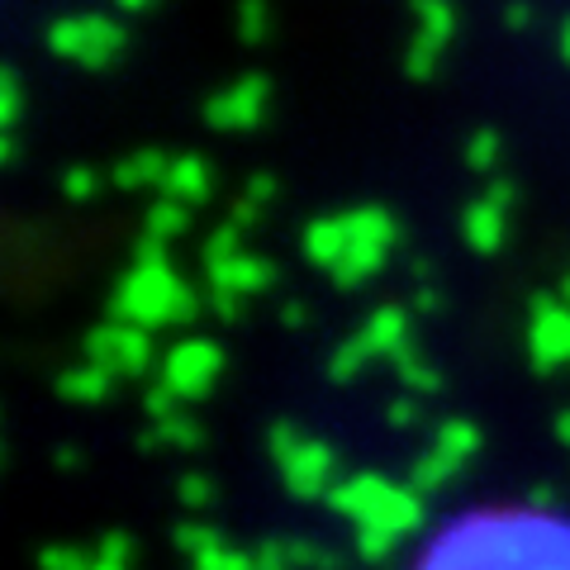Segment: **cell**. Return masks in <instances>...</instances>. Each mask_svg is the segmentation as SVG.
<instances>
[{"label":"cell","instance_id":"1","mask_svg":"<svg viewBox=\"0 0 570 570\" xmlns=\"http://www.w3.org/2000/svg\"><path fill=\"white\" fill-rule=\"evenodd\" d=\"M414 570H570V513L547 504H490L442 523Z\"/></svg>","mask_w":570,"mask_h":570},{"label":"cell","instance_id":"2","mask_svg":"<svg viewBox=\"0 0 570 570\" xmlns=\"http://www.w3.org/2000/svg\"><path fill=\"white\" fill-rule=\"evenodd\" d=\"M195 314H200V295H195L171 266L134 262L129 276L115 285V299H110V318L134 324L142 333L167 328V324H190Z\"/></svg>","mask_w":570,"mask_h":570},{"label":"cell","instance_id":"3","mask_svg":"<svg viewBox=\"0 0 570 570\" xmlns=\"http://www.w3.org/2000/svg\"><path fill=\"white\" fill-rule=\"evenodd\" d=\"M124 39H129V33H124V24L110 20V14H62V20H52V29H48V48L86 71L115 67L124 58Z\"/></svg>","mask_w":570,"mask_h":570},{"label":"cell","instance_id":"4","mask_svg":"<svg viewBox=\"0 0 570 570\" xmlns=\"http://www.w3.org/2000/svg\"><path fill=\"white\" fill-rule=\"evenodd\" d=\"M266 442H272V456L281 461V475H285V485H291V494H299V499L324 494L328 475H333V452L324 442L305 438L295 423H276Z\"/></svg>","mask_w":570,"mask_h":570},{"label":"cell","instance_id":"5","mask_svg":"<svg viewBox=\"0 0 570 570\" xmlns=\"http://www.w3.org/2000/svg\"><path fill=\"white\" fill-rule=\"evenodd\" d=\"M86 362L110 371L115 381H134V376H148L153 371V333H142L134 324H100L86 333Z\"/></svg>","mask_w":570,"mask_h":570},{"label":"cell","instance_id":"6","mask_svg":"<svg viewBox=\"0 0 570 570\" xmlns=\"http://www.w3.org/2000/svg\"><path fill=\"white\" fill-rule=\"evenodd\" d=\"M272 110V81L266 71H243L238 81H228L224 91H214L205 105V124L219 134H238V129H257Z\"/></svg>","mask_w":570,"mask_h":570},{"label":"cell","instance_id":"7","mask_svg":"<svg viewBox=\"0 0 570 570\" xmlns=\"http://www.w3.org/2000/svg\"><path fill=\"white\" fill-rule=\"evenodd\" d=\"M333 504L347 509V513H356V519L366 523V532H395V528H404V523H414V504H409L400 490L381 485L376 475L347 480V485L333 494Z\"/></svg>","mask_w":570,"mask_h":570},{"label":"cell","instance_id":"8","mask_svg":"<svg viewBox=\"0 0 570 570\" xmlns=\"http://www.w3.org/2000/svg\"><path fill=\"white\" fill-rule=\"evenodd\" d=\"M219 371H224L219 343H209V337H186V343H176L167 352L163 385L176 400H200V395H209V385L219 381Z\"/></svg>","mask_w":570,"mask_h":570},{"label":"cell","instance_id":"9","mask_svg":"<svg viewBox=\"0 0 570 570\" xmlns=\"http://www.w3.org/2000/svg\"><path fill=\"white\" fill-rule=\"evenodd\" d=\"M276 262L272 257H257V253H238V257H228L224 266H209L205 281H209V291H224V295H262V291H272L276 285Z\"/></svg>","mask_w":570,"mask_h":570},{"label":"cell","instance_id":"10","mask_svg":"<svg viewBox=\"0 0 570 570\" xmlns=\"http://www.w3.org/2000/svg\"><path fill=\"white\" fill-rule=\"evenodd\" d=\"M414 14H419V39H414V48H409V77H428L438 48L448 43L456 20H452L448 0H414Z\"/></svg>","mask_w":570,"mask_h":570},{"label":"cell","instance_id":"11","mask_svg":"<svg viewBox=\"0 0 570 570\" xmlns=\"http://www.w3.org/2000/svg\"><path fill=\"white\" fill-rule=\"evenodd\" d=\"M209 190H214V176H209V163L205 157H195V153H181V157H171V167H167V181H163V195L176 205H205L209 200Z\"/></svg>","mask_w":570,"mask_h":570},{"label":"cell","instance_id":"12","mask_svg":"<svg viewBox=\"0 0 570 570\" xmlns=\"http://www.w3.org/2000/svg\"><path fill=\"white\" fill-rule=\"evenodd\" d=\"M299 247H305V257L314 266H324V272L333 276L337 266H343V257H347V219H343V214H324V219L305 224Z\"/></svg>","mask_w":570,"mask_h":570},{"label":"cell","instance_id":"13","mask_svg":"<svg viewBox=\"0 0 570 570\" xmlns=\"http://www.w3.org/2000/svg\"><path fill=\"white\" fill-rule=\"evenodd\" d=\"M167 167H171V157L163 148H138L129 157H119L115 171H110V181H115V190H153V186L163 190Z\"/></svg>","mask_w":570,"mask_h":570},{"label":"cell","instance_id":"14","mask_svg":"<svg viewBox=\"0 0 570 570\" xmlns=\"http://www.w3.org/2000/svg\"><path fill=\"white\" fill-rule=\"evenodd\" d=\"M115 390V376L110 371H100V366H71V371H62V381H58V395L62 400H77V404H96V400H105Z\"/></svg>","mask_w":570,"mask_h":570},{"label":"cell","instance_id":"15","mask_svg":"<svg viewBox=\"0 0 570 570\" xmlns=\"http://www.w3.org/2000/svg\"><path fill=\"white\" fill-rule=\"evenodd\" d=\"M186 228H190V209L167 200V195H157V200L148 205V214H142V238L171 243V238H181Z\"/></svg>","mask_w":570,"mask_h":570},{"label":"cell","instance_id":"16","mask_svg":"<svg viewBox=\"0 0 570 570\" xmlns=\"http://www.w3.org/2000/svg\"><path fill=\"white\" fill-rule=\"evenodd\" d=\"M238 39L247 48L272 39V6L266 0H238Z\"/></svg>","mask_w":570,"mask_h":570},{"label":"cell","instance_id":"17","mask_svg":"<svg viewBox=\"0 0 570 570\" xmlns=\"http://www.w3.org/2000/svg\"><path fill=\"white\" fill-rule=\"evenodd\" d=\"M499 228H504V219H499V205H494V200L471 205V214H466V234H471V243L480 247V253L499 247Z\"/></svg>","mask_w":570,"mask_h":570},{"label":"cell","instance_id":"18","mask_svg":"<svg viewBox=\"0 0 570 570\" xmlns=\"http://www.w3.org/2000/svg\"><path fill=\"white\" fill-rule=\"evenodd\" d=\"M243 253V228H234V224H219V228H214V234L205 238V272H209V266H224L228 257H238Z\"/></svg>","mask_w":570,"mask_h":570},{"label":"cell","instance_id":"19","mask_svg":"<svg viewBox=\"0 0 570 570\" xmlns=\"http://www.w3.org/2000/svg\"><path fill=\"white\" fill-rule=\"evenodd\" d=\"M142 442H171V448H200V423H190L186 414H171L153 428Z\"/></svg>","mask_w":570,"mask_h":570},{"label":"cell","instance_id":"20","mask_svg":"<svg viewBox=\"0 0 570 570\" xmlns=\"http://www.w3.org/2000/svg\"><path fill=\"white\" fill-rule=\"evenodd\" d=\"M24 110V91H20V77L10 67H0V134L14 129V119Z\"/></svg>","mask_w":570,"mask_h":570},{"label":"cell","instance_id":"21","mask_svg":"<svg viewBox=\"0 0 570 570\" xmlns=\"http://www.w3.org/2000/svg\"><path fill=\"white\" fill-rule=\"evenodd\" d=\"M62 195H67L71 205L96 200V195H100V171L96 167H67L62 171Z\"/></svg>","mask_w":570,"mask_h":570},{"label":"cell","instance_id":"22","mask_svg":"<svg viewBox=\"0 0 570 570\" xmlns=\"http://www.w3.org/2000/svg\"><path fill=\"white\" fill-rule=\"evenodd\" d=\"M195 570H253V561L238 557V551H224V547H214L205 551L200 561H195Z\"/></svg>","mask_w":570,"mask_h":570},{"label":"cell","instance_id":"23","mask_svg":"<svg viewBox=\"0 0 570 570\" xmlns=\"http://www.w3.org/2000/svg\"><path fill=\"white\" fill-rule=\"evenodd\" d=\"M243 200H253L257 209H266V205H272V200H276V176H272V171H257V176H253V181H247V190H243Z\"/></svg>","mask_w":570,"mask_h":570},{"label":"cell","instance_id":"24","mask_svg":"<svg viewBox=\"0 0 570 570\" xmlns=\"http://www.w3.org/2000/svg\"><path fill=\"white\" fill-rule=\"evenodd\" d=\"M209 309L228 324V318H243V299L238 295H224V291H209Z\"/></svg>","mask_w":570,"mask_h":570},{"label":"cell","instance_id":"25","mask_svg":"<svg viewBox=\"0 0 570 570\" xmlns=\"http://www.w3.org/2000/svg\"><path fill=\"white\" fill-rule=\"evenodd\" d=\"M262 214H266V209H257L253 200H238L234 209H228V224H234V228H243V234H247V228H253V224L262 219Z\"/></svg>","mask_w":570,"mask_h":570},{"label":"cell","instance_id":"26","mask_svg":"<svg viewBox=\"0 0 570 570\" xmlns=\"http://www.w3.org/2000/svg\"><path fill=\"white\" fill-rule=\"evenodd\" d=\"M494 148H499V142H494L490 134H475V142H471V163H475V167H490L494 157H499Z\"/></svg>","mask_w":570,"mask_h":570},{"label":"cell","instance_id":"27","mask_svg":"<svg viewBox=\"0 0 570 570\" xmlns=\"http://www.w3.org/2000/svg\"><path fill=\"white\" fill-rule=\"evenodd\" d=\"M181 499H186V504H205V499H209V480H200V475L181 480Z\"/></svg>","mask_w":570,"mask_h":570},{"label":"cell","instance_id":"28","mask_svg":"<svg viewBox=\"0 0 570 570\" xmlns=\"http://www.w3.org/2000/svg\"><path fill=\"white\" fill-rule=\"evenodd\" d=\"M281 324H291V328H299V324H309V309L299 305V299H285L281 305Z\"/></svg>","mask_w":570,"mask_h":570},{"label":"cell","instance_id":"29","mask_svg":"<svg viewBox=\"0 0 570 570\" xmlns=\"http://www.w3.org/2000/svg\"><path fill=\"white\" fill-rule=\"evenodd\" d=\"M115 6H119V10H129V14H138V10H148L153 0H115Z\"/></svg>","mask_w":570,"mask_h":570},{"label":"cell","instance_id":"30","mask_svg":"<svg viewBox=\"0 0 570 570\" xmlns=\"http://www.w3.org/2000/svg\"><path fill=\"white\" fill-rule=\"evenodd\" d=\"M14 157V142H10V134H0V167H6Z\"/></svg>","mask_w":570,"mask_h":570}]
</instances>
